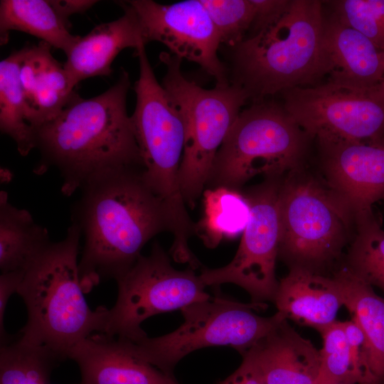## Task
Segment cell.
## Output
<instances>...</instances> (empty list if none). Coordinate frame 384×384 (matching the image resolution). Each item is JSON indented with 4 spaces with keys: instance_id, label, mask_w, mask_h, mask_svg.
Here are the masks:
<instances>
[{
    "instance_id": "obj_22",
    "label": "cell",
    "mask_w": 384,
    "mask_h": 384,
    "mask_svg": "<svg viewBox=\"0 0 384 384\" xmlns=\"http://www.w3.org/2000/svg\"><path fill=\"white\" fill-rule=\"evenodd\" d=\"M70 25L50 0L0 1L1 46L8 43L11 31H17L33 36L66 55L80 38L70 33Z\"/></svg>"
},
{
    "instance_id": "obj_14",
    "label": "cell",
    "mask_w": 384,
    "mask_h": 384,
    "mask_svg": "<svg viewBox=\"0 0 384 384\" xmlns=\"http://www.w3.org/2000/svg\"><path fill=\"white\" fill-rule=\"evenodd\" d=\"M320 176L356 214L384 198V136L368 141L314 139Z\"/></svg>"
},
{
    "instance_id": "obj_11",
    "label": "cell",
    "mask_w": 384,
    "mask_h": 384,
    "mask_svg": "<svg viewBox=\"0 0 384 384\" xmlns=\"http://www.w3.org/2000/svg\"><path fill=\"white\" fill-rule=\"evenodd\" d=\"M284 176L265 178L260 183L241 190L250 211L239 247L227 265L202 267L199 277L206 287L232 283L247 291L252 302L274 303L279 286L275 274L279 242L278 202Z\"/></svg>"
},
{
    "instance_id": "obj_32",
    "label": "cell",
    "mask_w": 384,
    "mask_h": 384,
    "mask_svg": "<svg viewBox=\"0 0 384 384\" xmlns=\"http://www.w3.org/2000/svg\"><path fill=\"white\" fill-rule=\"evenodd\" d=\"M253 18L245 38L252 37L277 22L288 11L292 0H251Z\"/></svg>"
},
{
    "instance_id": "obj_28",
    "label": "cell",
    "mask_w": 384,
    "mask_h": 384,
    "mask_svg": "<svg viewBox=\"0 0 384 384\" xmlns=\"http://www.w3.org/2000/svg\"><path fill=\"white\" fill-rule=\"evenodd\" d=\"M319 333L322 348L318 384H358L343 321L337 320Z\"/></svg>"
},
{
    "instance_id": "obj_24",
    "label": "cell",
    "mask_w": 384,
    "mask_h": 384,
    "mask_svg": "<svg viewBox=\"0 0 384 384\" xmlns=\"http://www.w3.org/2000/svg\"><path fill=\"white\" fill-rule=\"evenodd\" d=\"M203 215L196 223V235L208 248L242 234L250 218V206L242 191L225 187L203 191Z\"/></svg>"
},
{
    "instance_id": "obj_16",
    "label": "cell",
    "mask_w": 384,
    "mask_h": 384,
    "mask_svg": "<svg viewBox=\"0 0 384 384\" xmlns=\"http://www.w3.org/2000/svg\"><path fill=\"white\" fill-rule=\"evenodd\" d=\"M124 11L119 18L96 26L80 38L66 54L64 68L74 87L87 78L112 73V65L124 49L146 46L143 29L134 9L126 1H116Z\"/></svg>"
},
{
    "instance_id": "obj_29",
    "label": "cell",
    "mask_w": 384,
    "mask_h": 384,
    "mask_svg": "<svg viewBox=\"0 0 384 384\" xmlns=\"http://www.w3.org/2000/svg\"><path fill=\"white\" fill-rule=\"evenodd\" d=\"M323 4L341 23L384 49V0H331Z\"/></svg>"
},
{
    "instance_id": "obj_25",
    "label": "cell",
    "mask_w": 384,
    "mask_h": 384,
    "mask_svg": "<svg viewBox=\"0 0 384 384\" xmlns=\"http://www.w3.org/2000/svg\"><path fill=\"white\" fill-rule=\"evenodd\" d=\"M341 265L384 293V230L373 210L356 214L354 235Z\"/></svg>"
},
{
    "instance_id": "obj_13",
    "label": "cell",
    "mask_w": 384,
    "mask_h": 384,
    "mask_svg": "<svg viewBox=\"0 0 384 384\" xmlns=\"http://www.w3.org/2000/svg\"><path fill=\"white\" fill-rule=\"evenodd\" d=\"M147 44L157 41L180 59L200 65L216 85L230 84L226 65L220 60L217 30L201 0L161 4L152 0H129Z\"/></svg>"
},
{
    "instance_id": "obj_27",
    "label": "cell",
    "mask_w": 384,
    "mask_h": 384,
    "mask_svg": "<svg viewBox=\"0 0 384 384\" xmlns=\"http://www.w3.org/2000/svg\"><path fill=\"white\" fill-rule=\"evenodd\" d=\"M63 361L18 338L10 341L0 347V384H50L53 370Z\"/></svg>"
},
{
    "instance_id": "obj_38",
    "label": "cell",
    "mask_w": 384,
    "mask_h": 384,
    "mask_svg": "<svg viewBox=\"0 0 384 384\" xmlns=\"http://www.w3.org/2000/svg\"><path fill=\"white\" fill-rule=\"evenodd\" d=\"M78 384H79V383H78Z\"/></svg>"
},
{
    "instance_id": "obj_19",
    "label": "cell",
    "mask_w": 384,
    "mask_h": 384,
    "mask_svg": "<svg viewBox=\"0 0 384 384\" xmlns=\"http://www.w3.org/2000/svg\"><path fill=\"white\" fill-rule=\"evenodd\" d=\"M245 353L257 365L266 384H318L319 350L287 319Z\"/></svg>"
},
{
    "instance_id": "obj_7",
    "label": "cell",
    "mask_w": 384,
    "mask_h": 384,
    "mask_svg": "<svg viewBox=\"0 0 384 384\" xmlns=\"http://www.w3.org/2000/svg\"><path fill=\"white\" fill-rule=\"evenodd\" d=\"M313 141L281 102H252L219 148L206 186L241 191L258 175L283 177L306 167Z\"/></svg>"
},
{
    "instance_id": "obj_2",
    "label": "cell",
    "mask_w": 384,
    "mask_h": 384,
    "mask_svg": "<svg viewBox=\"0 0 384 384\" xmlns=\"http://www.w3.org/2000/svg\"><path fill=\"white\" fill-rule=\"evenodd\" d=\"M129 75L119 78L104 92L81 97L75 92L50 121L34 128L40 159L37 175L56 168L63 179L61 193L72 196L92 176L124 166H142L140 150L127 110Z\"/></svg>"
},
{
    "instance_id": "obj_15",
    "label": "cell",
    "mask_w": 384,
    "mask_h": 384,
    "mask_svg": "<svg viewBox=\"0 0 384 384\" xmlns=\"http://www.w3.org/2000/svg\"><path fill=\"white\" fill-rule=\"evenodd\" d=\"M78 366L79 384H179L157 368L134 356L122 338L96 333L68 353Z\"/></svg>"
},
{
    "instance_id": "obj_26",
    "label": "cell",
    "mask_w": 384,
    "mask_h": 384,
    "mask_svg": "<svg viewBox=\"0 0 384 384\" xmlns=\"http://www.w3.org/2000/svg\"><path fill=\"white\" fill-rule=\"evenodd\" d=\"M23 48L0 62V130L26 156L35 149L34 129L26 119L25 99L19 79Z\"/></svg>"
},
{
    "instance_id": "obj_31",
    "label": "cell",
    "mask_w": 384,
    "mask_h": 384,
    "mask_svg": "<svg viewBox=\"0 0 384 384\" xmlns=\"http://www.w3.org/2000/svg\"><path fill=\"white\" fill-rule=\"evenodd\" d=\"M343 324L358 384H381L370 370V351L361 326L353 317Z\"/></svg>"
},
{
    "instance_id": "obj_3",
    "label": "cell",
    "mask_w": 384,
    "mask_h": 384,
    "mask_svg": "<svg viewBox=\"0 0 384 384\" xmlns=\"http://www.w3.org/2000/svg\"><path fill=\"white\" fill-rule=\"evenodd\" d=\"M323 30V1L292 0L277 22L230 48V83L252 102L322 83L331 72Z\"/></svg>"
},
{
    "instance_id": "obj_30",
    "label": "cell",
    "mask_w": 384,
    "mask_h": 384,
    "mask_svg": "<svg viewBox=\"0 0 384 384\" xmlns=\"http://www.w3.org/2000/svg\"><path fill=\"white\" fill-rule=\"evenodd\" d=\"M221 45L232 48L245 39L253 18L251 0H201Z\"/></svg>"
},
{
    "instance_id": "obj_5",
    "label": "cell",
    "mask_w": 384,
    "mask_h": 384,
    "mask_svg": "<svg viewBox=\"0 0 384 384\" xmlns=\"http://www.w3.org/2000/svg\"><path fill=\"white\" fill-rule=\"evenodd\" d=\"M278 212V258L289 270L331 276L355 232L348 204L306 166L283 178Z\"/></svg>"
},
{
    "instance_id": "obj_23",
    "label": "cell",
    "mask_w": 384,
    "mask_h": 384,
    "mask_svg": "<svg viewBox=\"0 0 384 384\" xmlns=\"http://www.w3.org/2000/svg\"><path fill=\"white\" fill-rule=\"evenodd\" d=\"M331 276L341 289L343 306L363 330L370 351V370L384 383V297L340 266Z\"/></svg>"
},
{
    "instance_id": "obj_4",
    "label": "cell",
    "mask_w": 384,
    "mask_h": 384,
    "mask_svg": "<svg viewBox=\"0 0 384 384\" xmlns=\"http://www.w3.org/2000/svg\"><path fill=\"white\" fill-rule=\"evenodd\" d=\"M82 235L75 223L63 240L51 242L26 271L17 294L27 310L18 338L63 360L78 343L104 333L108 309L90 308L80 284L78 256Z\"/></svg>"
},
{
    "instance_id": "obj_35",
    "label": "cell",
    "mask_w": 384,
    "mask_h": 384,
    "mask_svg": "<svg viewBox=\"0 0 384 384\" xmlns=\"http://www.w3.org/2000/svg\"><path fill=\"white\" fill-rule=\"evenodd\" d=\"M58 15L70 23L71 15L82 14L90 9L99 1L95 0H50Z\"/></svg>"
},
{
    "instance_id": "obj_36",
    "label": "cell",
    "mask_w": 384,
    "mask_h": 384,
    "mask_svg": "<svg viewBox=\"0 0 384 384\" xmlns=\"http://www.w3.org/2000/svg\"><path fill=\"white\" fill-rule=\"evenodd\" d=\"M334 384H348V383H334Z\"/></svg>"
},
{
    "instance_id": "obj_34",
    "label": "cell",
    "mask_w": 384,
    "mask_h": 384,
    "mask_svg": "<svg viewBox=\"0 0 384 384\" xmlns=\"http://www.w3.org/2000/svg\"><path fill=\"white\" fill-rule=\"evenodd\" d=\"M241 356L242 361L239 368L218 384H266L252 358L247 353Z\"/></svg>"
},
{
    "instance_id": "obj_12",
    "label": "cell",
    "mask_w": 384,
    "mask_h": 384,
    "mask_svg": "<svg viewBox=\"0 0 384 384\" xmlns=\"http://www.w3.org/2000/svg\"><path fill=\"white\" fill-rule=\"evenodd\" d=\"M280 95L286 111L314 139L368 141L384 136V80L363 90L325 82Z\"/></svg>"
},
{
    "instance_id": "obj_33",
    "label": "cell",
    "mask_w": 384,
    "mask_h": 384,
    "mask_svg": "<svg viewBox=\"0 0 384 384\" xmlns=\"http://www.w3.org/2000/svg\"><path fill=\"white\" fill-rule=\"evenodd\" d=\"M24 272H10L0 275V338L1 345L10 341L4 328V314L9 299L17 293L22 282Z\"/></svg>"
},
{
    "instance_id": "obj_10",
    "label": "cell",
    "mask_w": 384,
    "mask_h": 384,
    "mask_svg": "<svg viewBox=\"0 0 384 384\" xmlns=\"http://www.w3.org/2000/svg\"><path fill=\"white\" fill-rule=\"evenodd\" d=\"M117 297L108 310L104 333L137 342L147 336L142 323L159 314L181 309L211 297L194 270L175 269L161 245L155 241L149 255L116 280Z\"/></svg>"
},
{
    "instance_id": "obj_8",
    "label": "cell",
    "mask_w": 384,
    "mask_h": 384,
    "mask_svg": "<svg viewBox=\"0 0 384 384\" xmlns=\"http://www.w3.org/2000/svg\"><path fill=\"white\" fill-rule=\"evenodd\" d=\"M159 60L166 67L161 84L184 126L180 186L186 204L193 208L206 186L215 155L248 97L231 83L201 87L183 75L182 60L170 52H161Z\"/></svg>"
},
{
    "instance_id": "obj_17",
    "label": "cell",
    "mask_w": 384,
    "mask_h": 384,
    "mask_svg": "<svg viewBox=\"0 0 384 384\" xmlns=\"http://www.w3.org/2000/svg\"><path fill=\"white\" fill-rule=\"evenodd\" d=\"M324 44L331 65L328 82L368 89L384 80V49L341 23L324 6Z\"/></svg>"
},
{
    "instance_id": "obj_6",
    "label": "cell",
    "mask_w": 384,
    "mask_h": 384,
    "mask_svg": "<svg viewBox=\"0 0 384 384\" xmlns=\"http://www.w3.org/2000/svg\"><path fill=\"white\" fill-rule=\"evenodd\" d=\"M139 75L134 90L137 102L130 116L144 163V179L162 201L174 240L170 252L176 258L191 254L189 238L196 234V223L186 207L179 180L185 132L178 110L154 75L145 46L135 50Z\"/></svg>"
},
{
    "instance_id": "obj_21",
    "label": "cell",
    "mask_w": 384,
    "mask_h": 384,
    "mask_svg": "<svg viewBox=\"0 0 384 384\" xmlns=\"http://www.w3.org/2000/svg\"><path fill=\"white\" fill-rule=\"evenodd\" d=\"M48 230L26 209L18 208L0 191L1 273L24 272L51 243Z\"/></svg>"
},
{
    "instance_id": "obj_1",
    "label": "cell",
    "mask_w": 384,
    "mask_h": 384,
    "mask_svg": "<svg viewBox=\"0 0 384 384\" xmlns=\"http://www.w3.org/2000/svg\"><path fill=\"white\" fill-rule=\"evenodd\" d=\"M144 167L131 166L96 174L81 186L72 223L84 236L78 262L84 293L126 273L153 237L171 232L162 201L143 177Z\"/></svg>"
},
{
    "instance_id": "obj_9",
    "label": "cell",
    "mask_w": 384,
    "mask_h": 384,
    "mask_svg": "<svg viewBox=\"0 0 384 384\" xmlns=\"http://www.w3.org/2000/svg\"><path fill=\"white\" fill-rule=\"evenodd\" d=\"M267 308L266 303H243L218 292L181 309L183 322L172 332L137 342L124 340L137 358L175 378L176 364L196 350L229 346L241 355L249 351L285 319L277 311L269 317L255 312Z\"/></svg>"
},
{
    "instance_id": "obj_37",
    "label": "cell",
    "mask_w": 384,
    "mask_h": 384,
    "mask_svg": "<svg viewBox=\"0 0 384 384\" xmlns=\"http://www.w3.org/2000/svg\"><path fill=\"white\" fill-rule=\"evenodd\" d=\"M382 384H384V383H382Z\"/></svg>"
},
{
    "instance_id": "obj_20",
    "label": "cell",
    "mask_w": 384,
    "mask_h": 384,
    "mask_svg": "<svg viewBox=\"0 0 384 384\" xmlns=\"http://www.w3.org/2000/svg\"><path fill=\"white\" fill-rule=\"evenodd\" d=\"M274 304L284 319L319 332L337 321L343 300L332 276L291 269L279 281Z\"/></svg>"
},
{
    "instance_id": "obj_18",
    "label": "cell",
    "mask_w": 384,
    "mask_h": 384,
    "mask_svg": "<svg viewBox=\"0 0 384 384\" xmlns=\"http://www.w3.org/2000/svg\"><path fill=\"white\" fill-rule=\"evenodd\" d=\"M51 48L41 41L23 48L19 79L26 119L33 129L58 115L75 92L64 65L53 56Z\"/></svg>"
}]
</instances>
